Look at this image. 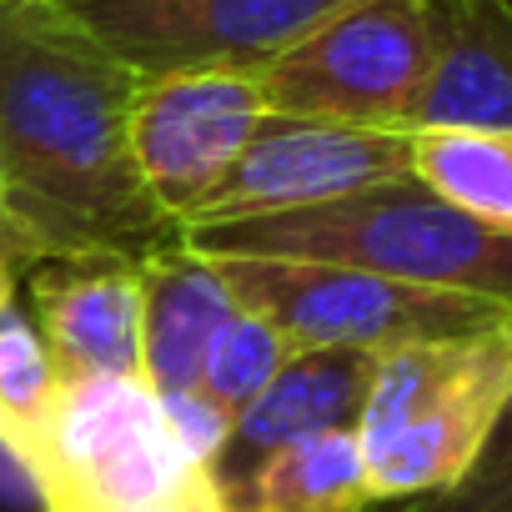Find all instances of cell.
<instances>
[{"mask_svg": "<svg viewBox=\"0 0 512 512\" xmlns=\"http://www.w3.org/2000/svg\"><path fill=\"white\" fill-rule=\"evenodd\" d=\"M432 66V0H357L256 71V86L282 116L412 131Z\"/></svg>", "mask_w": 512, "mask_h": 512, "instance_id": "8992f818", "label": "cell"}, {"mask_svg": "<svg viewBox=\"0 0 512 512\" xmlns=\"http://www.w3.org/2000/svg\"><path fill=\"white\" fill-rule=\"evenodd\" d=\"M407 176H412V131H377V126L267 111L251 146L231 166V176L216 186V196L196 211L186 231L312 211Z\"/></svg>", "mask_w": 512, "mask_h": 512, "instance_id": "9c48e42d", "label": "cell"}, {"mask_svg": "<svg viewBox=\"0 0 512 512\" xmlns=\"http://www.w3.org/2000/svg\"><path fill=\"white\" fill-rule=\"evenodd\" d=\"M211 262L236 302L262 312L292 342V352L387 357L512 322V312L487 297L437 292L337 262H287V256H211Z\"/></svg>", "mask_w": 512, "mask_h": 512, "instance_id": "277c9868", "label": "cell"}, {"mask_svg": "<svg viewBox=\"0 0 512 512\" xmlns=\"http://www.w3.org/2000/svg\"><path fill=\"white\" fill-rule=\"evenodd\" d=\"M512 397V322L377 357L357 417L377 502L447 492Z\"/></svg>", "mask_w": 512, "mask_h": 512, "instance_id": "3957f363", "label": "cell"}, {"mask_svg": "<svg viewBox=\"0 0 512 512\" xmlns=\"http://www.w3.org/2000/svg\"><path fill=\"white\" fill-rule=\"evenodd\" d=\"M372 367L377 357H357V352H297L272 377V387L231 422L211 462L216 492L236 487L256 462H267L292 442H307L332 427H357L372 387Z\"/></svg>", "mask_w": 512, "mask_h": 512, "instance_id": "8fae6325", "label": "cell"}, {"mask_svg": "<svg viewBox=\"0 0 512 512\" xmlns=\"http://www.w3.org/2000/svg\"><path fill=\"white\" fill-rule=\"evenodd\" d=\"M36 262H41L36 246H31L26 231L11 221V211L0 206V302L21 292V282H26V272H31Z\"/></svg>", "mask_w": 512, "mask_h": 512, "instance_id": "ffe728a7", "label": "cell"}, {"mask_svg": "<svg viewBox=\"0 0 512 512\" xmlns=\"http://www.w3.org/2000/svg\"><path fill=\"white\" fill-rule=\"evenodd\" d=\"M236 292L211 256L171 241L141 262V377L151 392L201 387L211 337L236 312Z\"/></svg>", "mask_w": 512, "mask_h": 512, "instance_id": "4fadbf2b", "label": "cell"}, {"mask_svg": "<svg viewBox=\"0 0 512 512\" xmlns=\"http://www.w3.org/2000/svg\"><path fill=\"white\" fill-rule=\"evenodd\" d=\"M41 512H146L211 482L146 377H71L26 462Z\"/></svg>", "mask_w": 512, "mask_h": 512, "instance_id": "5b68a950", "label": "cell"}, {"mask_svg": "<svg viewBox=\"0 0 512 512\" xmlns=\"http://www.w3.org/2000/svg\"><path fill=\"white\" fill-rule=\"evenodd\" d=\"M146 512H226V502H221L216 482H206V487H196V492H186V497H176V502L146 507Z\"/></svg>", "mask_w": 512, "mask_h": 512, "instance_id": "44dd1931", "label": "cell"}, {"mask_svg": "<svg viewBox=\"0 0 512 512\" xmlns=\"http://www.w3.org/2000/svg\"><path fill=\"white\" fill-rule=\"evenodd\" d=\"M181 241L206 256H287V262L362 267L437 292L487 297L512 312V231L452 206L417 176L312 211L201 226Z\"/></svg>", "mask_w": 512, "mask_h": 512, "instance_id": "7a4b0ae2", "label": "cell"}, {"mask_svg": "<svg viewBox=\"0 0 512 512\" xmlns=\"http://www.w3.org/2000/svg\"><path fill=\"white\" fill-rule=\"evenodd\" d=\"M0 6H11V0H0Z\"/></svg>", "mask_w": 512, "mask_h": 512, "instance_id": "603a6c76", "label": "cell"}, {"mask_svg": "<svg viewBox=\"0 0 512 512\" xmlns=\"http://www.w3.org/2000/svg\"><path fill=\"white\" fill-rule=\"evenodd\" d=\"M61 367L26 312L21 292L0 302V447H6L21 467L36 457L56 402H61Z\"/></svg>", "mask_w": 512, "mask_h": 512, "instance_id": "9a60e30c", "label": "cell"}, {"mask_svg": "<svg viewBox=\"0 0 512 512\" xmlns=\"http://www.w3.org/2000/svg\"><path fill=\"white\" fill-rule=\"evenodd\" d=\"M292 342L251 307H236L226 327L211 337V352L201 362V392L236 422L256 397L272 387V377L292 362Z\"/></svg>", "mask_w": 512, "mask_h": 512, "instance_id": "e0dca14e", "label": "cell"}, {"mask_svg": "<svg viewBox=\"0 0 512 512\" xmlns=\"http://www.w3.org/2000/svg\"><path fill=\"white\" fill-rule=\"evenodd\" d=\"M31 317L61 377H141V262L41 256L26 272Z\"/></svg>", "mask_w": 512, "mask_h": 512, "instance_id": "30bf717a", "label": "cell"}, {"mask_svg": "<svg viewBox=\"0 0 512 512\" xmlns=\"http://www.w3.org/2000/svg\"><path fill=\"white\" fill-rule=\"evenodd\" d=\"M136 76L262 71L357 0H56Z\"/></svg>", "mask_w": 512, "mask_h": 512, "instance_id": "52a82bcc", "label": "cell"}, {"mask_svg": "<svg viewBox=\"0 0 512 512\" xmlns=\"http://www.w3.org/2000/svg\"><path fill=\"white\" fill-rule=\"evenodd\" d=\"M402 512H512V397L497 427L487 432L482 452L472 457V467L447 492L417 497Z\"/></svg>", "mask_w": 512, "mask_h": 512, "instance_id": "ac0fdd59", "label": "cell"}, {"mask_svg": "<svg viewBox=\"0 0 512 512\" xmlns=\"http://www.w3.org/2000/svg\"><path fill=\"white\" fill-rule=\"evenodd\" d=\"M0 201H6V166H0Z\"/></svg>", "mask_w": 512, "mask_h": 512, "instance_id": "7402d4cb", "label": "cell"}, {"mask_svg": "<svg viewBox=\"0 0 512 512\" xmlns=\"http://www.w3.org/2000/svg\"><path fill=\"white\" fill-rule=\"evenodd\" d=\"M156 397H161V407H166V417H171L181 447H186L196 462L211 467L216 452H221V442H226V432H231V417H226L201 387H191V392H156Z\"/></svg>", "mask_w": 512, "mask_h": 512, "instance_id": "d6986e66", "label": "cell"}, {"mask_svg": "<svg viewBox=\"0 0 512 512\" xmlns=\"http://www.w3.org/2000/svg\"><path fill=\"white\" fill-rule=\"evenodd\" d=\"M262 121L267 96L256 71H161L136 81L131 161L176 231H186L216 196Z\"/></svg>", "mask_w": 512, "mask_h": 512, "instance_id": "ba28073f", "label": "cell"}, {"mask_svg": "<svg viewBox=\"0 0 512 512\" xmlns=\"http://www.w3.org/2000/svg\"><path fill=\"white\" fill-rule=\"evenodd\" d=\"M136 71L56 0L0 6V166L36 256H131L181 241L131 161Z\"/></svg>", "mask_w": 512, "mask_h": 512, "instance_id": "6da1fadb", "label": "cell"}, {"mask_svg": "<svg viewBox=\"0 0 512 512\" xmlns=\"http://www.w3.org/2000/svg\"><path fill=\"white\" fill-rule=\"evenodd\" d=\"M226 512H367L377 507L357 427H332L256 462L221 492Z\"/></svg>", "mask_w": 512, "mask_h": 512, "instance_id": "5bb4252c", "label": "cell"}, {"mask_svg": "<svg viewBox=\"0 0 512 512\" xmlns=\"http://www.w3.org/2000/svg\"><path fill=\"white\" fill-rule=\"evenodd\" d=\"M412 176L452 206L512 231V136L507 131H412Z\"/></svg>", "mask_w": 512, "mask_h": 512, "instance_id": "2e32d148", "label": "cell"}, {"mask_svg": "<svg viewBox=\"0 0 512 512\" xmlns=\"http://www.w3.org/2000/svg\"><path fill=\"white\" fill-rule=\"evenodd\" d=\"M437 66L412 131L512 136V0H432Z\"/></svg>", "mask_w": 512, "mask_h": 512, "instance_id": "7c38bea8", "label": "cell"}]
</instances>
